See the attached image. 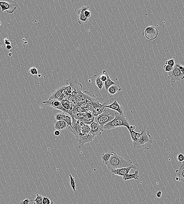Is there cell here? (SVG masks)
Returning <instances> with one entry per match:
<instances>
[{
    "label": "cell",
    "instance_id": "30",
    "mask_svg": "<svg viewBox=\"0 0 184 204\" xmlns=\"http://www.w3.org/2000/svg\"><path fill=\"white\" fill-rule=\"evenodd\" d=\"M104 108L105 107H102L100 108L94 109V110L93 111V113H92L93 116L94 117H96L100 114H101L102 113Z\"/></svg>",
    "mask_w": 184,
    "mask_h": 204
},
{
    "label": "cell",
    "instance_id": "40",
    "mask_svg": "<svg viewBox=\"0 0 184 204\" xmlns=\"http://www.w3.org/2000/svg\"><path fill=\"white\" fill-rule=\"evenodd\" d=\"M78 106H80V107L86 109L87 108V106H88V105H87V104L86 103H85V101H84L78 103Z\"/></svg>",
    "mask_w": 184,
    "mask_h": 204
},
{
    "label": "cell",
    "instance_id": "7",
    "mask_svg": "<svg viewBox=\"0 0 184 204\" xmlns=\"http://www.w3.org/2000/svg\"><path fill=\"white\" fill-rule=\"evenodd\" d=\"M43 103L45 106H50L55 109L58 110L62 111L64 113H67L69 114V111L66 110L63 107L60 101L58 100L52 99L48 100L47 101H45L43 102Z\"/></svg>",
    "mask_w": 184,
    "mask_h": 204
},
{
    "label": "cell",
    "instance_id": "15",
    "mask_svg": "<svg viewBox=\"0 0 184 204\" xmlns=\"http://www.w3.org/2000/svg\"><path fill=\"white\" fill-rule=\"evenodd\" d=\"M66 86H60L51 95L49 100H58L64 92Z\"/></svg>",
    "mask_w": 184,
    "mask_h": 204
},
{
    "label": "cell",
    "instance_id": "26",
    "mask_svg": "<svg viewBox=\"0 0 184 204\" xmlns=\"http://www.w3.org/2000/svg\"><path fill=\"white\" fill-rule=\"evenodd\" d=\"M69 176L70 185L73 191L75 192L76 191V184H75V178L71 174H69Z\"/></svg>",
    "mask_w": 184,
    "mask_h": 204
},
{
    "label": "cell",
    "instance_id": "21",
    "mask_svg": "<svg viewBox=\"0 0 184 204\" xmlns=\"http://www.w3.org/2000/svg\"><path fill=\"white\" fill-rule=\"evenodd\" d=\"M112 152V151H109L107 152L104 153L102 155V161L104 165H107L108 164Z\"/></svg>",
    "mask_w": 184,
    "mask_h": 204
},
{
    "label": "cell",
    "instance_id": "41",
    "mask_svg": "<svg viewBox=\"0 0 184 204\" xmlns=\"http://www.w3.org/2000/svg\"><path fill=\"white\" fill-rule=\"evenodd\" d=\"M176 65L179 68L181 72L184 75V65L180 64H176Z\"/></svg>",
    "mask_w": 184,
    "mask_h": 204
},
{
    "label": "cell",
    "instance_id": "47",
    "mask_svg": "<svg viewBox=\"0 0 184 204\" xmlns=\"http://www.w3.org/2000/svg\"><path fill=\"white\" fill-rule=\"evenodd\" d=\"M87 109H88L89 110L93 111L94 110V109H95V108H94L93 106H87Z\"/></svg>",
    "mask_w": 184,
    "mask_h": 204
},
{
    "label": "cell",
    "instance_id": "22",
    "mask_svg": "<svg viewBox=\"0 0 184 204\" xmlns=\"http://www.w3.org/2000/svg\"><path fill=\"white\" fill-rule=\"evenodd\" d=\"M81 127L82 133L85 134H91V129L89 125L85 124L83 122H80Z\"/></svg>",
    "mask_w": 184,
    "mask_h": 204
},
{
    "label": "cell",
    "instance_id": "11",
    "mask_svg": "<svg viewBox=\"0 0 184 204\" xmlns=\"http://www.w3.org/2000/svg\"><path fill=\"white\" fill-rule=\"evenodd\" d=\"M115 118H116V121H117L118 127L125 126L127 128L128 131L130 130V125L127 118L124 115H122L117 112L115 115Z\"/></svg>",
    "mask_w": 184,
    "mask_h": 204
},
{
    "label": "cell",
    "instance_id": "38",
    "mask_svg": "<svg viewBox=\"0 0 184 204\" xmlns=\"http://www.w3.org/2000/svg\"><path fill=\"white\" fill-rule=\"evenodd\" d=\"M163 68L165 71L167 72H169L172 70L173 69L174 67L169 66V65H165Z\"/></svg>",
    "mask_w": 184,
    "mask_h": 204
},
{
    "label": "cell",
    "instance_id": "2",
    "mask_svg": "<svg viewBox=\"0 0 184 204\" xmlns=\"http://www.w3.org/2000/svg\"><path fill=\"white\" fill-rule=\"evenodd\" d=\"M106 166L110 170L129 167H134L135 169L136 168V166L133 165L131 160H125L124 157L119 156L113 151L112 152L110 158Z\"/></svg>",
    "mask_w": 184,
    "mask_h": 204
},
{
    "label": "cell",
    "instance_id": "17",
    "mask_svg": "<svg viewBox=\"0 0 184 204\" xmlns=\"http://www.w3.org/2000/svg\"><path fill=\"white\" fill-rule=\"evenodd\" d=\"M67 123L64 121H55L54 128L56 130H63L67 128Z\"/></svg>",
    "mask_w": 184,
    "mask_h": 204
},
{
    "label": "cell",
    "instance_id": "36",
    "mask_svg": "<svg viewBox=\"0 0 184 204\" xmlns=\"http://www.w3.org/2000/svg\"><path fill=\"white\" fill-rule=\"evenodd\" d=\"M76 115L80 121H81L84 117L87 116L86 113H77Z\"/></svg>",
    "mask_w": 184,
    "mask_h": 204
},
{
    "label": "cell",
    "instance_id": "16",
    "mask_svg": "<svg viewBox=\"0 0 184 204\" xmlns=\"http://www.w3.org/2000/svg\"><path fill=\"white\" fill-rule=\"evenodd\" d=\"M176 173L177 176L176 180L184 183V163L181 165L179 169L176 170Z\"/></svg>",
    "mask_w": 184,
    "mask_h": 204
},
{
    "label": "cell",
    "instance_id": "13",
    "mask_svg": "<svg viewBox=\"0 0 184 204\" xmlns=\"http://www.w3.org/2000/svg\"><path fill=\"white\" fill-rule=\"evenodd\" d=\"M135 169L134 167H129L126 168H117V169H113L111 170L110 173L113 174L117 175L120 176H123L128 174L131 169Z\"/></svg>",
    "mask_w": 184,
    "mask_h": 204
},
{
    "label": "cell",
    "instance_id": "12",
    "mask_svg": "<svg viewBox=\"0 0 184 204\" xmlns=\"http://www.w3.org/2000/svg\"><path fill=\"white\" fill-rule=\"evenodd\" d=\"M89 126L91 129V134L95 137L100 136L101 135L102 132L104 130L103 128L95 122L90 124Z\"/></svg>",
    "mask_w": 184,
    "mask_h": 204
},
{
    "label": "cell",
    "instance_id": "42",
    "mask_svg": "<svg viewBox=\"0 0 184 204\" xmlns=\"http://www.w3.org/2000/svg\"><path fill=\"white\" fill-rule=\"evenodd\" d=\"M31 201V200H30L29 199H25L24 200H22L21 202V204H29Z\"/></svg>",
    "mask_w": 184,
    "mask_h": 204
},
{
    "label": "cell",
    "instance_id": "19",
    "mask_svg": "<svg viewBox=\"0 0 184 204\" xmlns=\"http://www.w3.org/2000/svg\"><path fill=\"white\" fill-rule=\"evenodd\" d=\"M118 126H117V121H116V118H115L113 120L105 124L104 126V130L115 129Z\"/></svg>",
    "mask_w": 184,
    "mask_h": 204
},
{
    "label": "cell",
    "instance_id": "44",
    "mask_svg": "<svg viewBox=\"0 0 184 204\" xmlns=\"http://www.w3.org/2000/svg\"><path fill=\"white\" fill-rule=\"evenodd\" d=\"M156 197H158V198H160L162 197V192L161 191H159L157 192L156 193Z\"/></svg>",
    "mask_w": 184,
    "mask_h": 204
},
{
    "label": "cell",
    "instance_id": "5",
    "mask_svg": "<svg viewBox=\"0 0 184 204\" xmlns=\"http://www.w3.org/2000/svg\"><path fill=\"white\" fill-rule=\"evenodd\" d=\"M67 85L71 86L72 89V97H75L79 92L82 91V86L75 77H72L67 80Z\"/></svg>",
    "mask_w": 184,
    "mask_h": 204
},
{
    "label": "cell",
    "instance_id": "8",
    "mask_svg": "<svg viewBox=\"0 0 184 204\" xmlns=\"http://www.w3.org/2000/svg\"><path fill=\"white\" fill-rule=\"evenodd\" d=\"M144 36L148 40L153 41L156 39L158 35V31L154 26H148L144 31Z\"/></svg>",
    "mask_w": 184,
    "mask_h": 204
},
{
    "label": "cell",
    "instance_id": "43",
    "mask_svg": "<svg viewBox=\"0 0 184 204\" xmlns=\"http://www.w3.org/2000/svg\"><path fill=\"white\" fill-rule=\"evenodd\" d=\"M5 48L9 50L12 51L14 49V47L13 45H5Z\"/></svg>",
    "mask_w": 184,
    "mask_h": 204
},
{
    "label": "cell",
    "instance_id": "28",
    "mask_svg": "<svg viewBox=\"0 0 184 204\" xmlns=\"http://www.w3.org/2000/svg\"><path fill=\"white\" fill-rule=\"evenodd\" d=\"M96 86L99 89L102 90L104 86V83L100 79V76H97L95 80Z\"/></svg>",
    "mask_w": 184,
    "mask_h": 204
},
{
    "label": "cell",
    "instance_id": "29",
    "mask_svg": "<svg viewBox=\"0 0 184 204\" xmlns=\"http://www.w3.org/2000/svg\"><path fill=\"white\" fill-rule=\"evenodd\" d=\"M95 118V117L93 118H89L87 117V116H86V117H84L81 121L80 122H83V123H84L85 124H87V125H89L91 123H92L94 122Z\"/></svg>",
    "mask_w": 184,
    "mask_h": 204
},
{
    "label": "cell",
    "instance_id": "23",
    "mask_svg": "<svg viewBox=\"0 0 184 204\" xmlns=\"http://www.w3.org/2000/svg\"><path fill=\"white\" fill-rule=\"evenodd\" d=\"M75 97V100L78 103H80V102H84L85 101V94L84 93L82 92H80L78 93Z\"/></svg>",
    "mask_w": 184,
    "mask_h": 204
},
{
    "label": "cell",
    "instance_id": "37",
    "mask_svg": "<svg viewBox=\"0 0 184 204\" xmlns=\"http://www.w3.org/2000/svg\"><path fill=\"white\" fill-rule=\"evenodd\" d=\"M177 160L181 163H184V155L182 154H179L177 156Z\"/></svg>",
    "mask_w": 184,
    "mask_h": 204
},
{
    "label": "cell",
    "instance_id": "33",
    "mask_svg": "<svg viewBox=\"0 0 184 204\" xmlns=\"http://www.w3.org/2000/svg\"><path fill=\"white\" fill-rule=\"evenodd\" d=\"M43 204H55L54 201H52L48 197H43Z\"/></svg>",
    "mask_w": 184,
    "mask_h": 204
},
{
    "label": "cell",
    "instance_id": "46",
    "mask_svg": "<svg viewBox=\"0 0 184 204\" xmlns=\"http://www.w3.org/2000/svg\"><path fill=\"white\" fill-rule=\"evenodd\" d=\"M54 135L56 136H59L60 134V131L56 130L54 131Z\"/></svg>",
    "mask_w": 184,
    "mask_h": 204
},
{
    "label": "cell",
    "instance_id": "27",
    "mask_svg": "<svg viewBox=\"0 0 184 204\" xmlns=\"http://www.w3.org/2000/svg\"><path fill=\"white\" fill-rule=\"evenodd\" d=\"M65 113H58L55 114V121H64V118L65 116Z\"/></svg>",
    "mask_w": 184,
    "mask_h": 204
},
{
    "label": "cell",
    "instance_id": "32",
    "mask_svg": "<svg viewBox=\"0 0 184 204\" xmlns=\"http://www.w3.org/2000/svg\"><path fill=\"white\" fill-rule=\"evenodd\" d=\"M64 121L67 123V126H71L72 128V118L70 116L65 115Z\"/></svg>",
    "mask_w": 184,
    "mask_h": 204
},
{
    "label": "cell",
    "instance_id": "1",
    "mask_svg": "<svg viewBox=\"0 0 184 204\" xmlns=\"http://www.w3.org/2000/svg\"><path fill=\"white\" fill-rule=\"evenodd\" d=\"M139 129L141 133L137 132L133 130L129 131L133 146L134 148L138 149H150L152 146L153 138L150 134V132L143 126H139Z\"/></svg>",
    "mask_w": 184,
    "mask_h": 204
},
{
    "label": "cell",
    "instance_id": "24",
    "mask_svg": "<svg viewBox=\"0 0 184 204\" xmlns=\"http://www.w3.org/2000/svg\"><path fill=\"white\" fill-rule=\"evenodd\" d=\"M115 82L113 81L111 79L109 75L107 77V80L104 82V85H105V89H106V90L108 91V88L110 86H111V85H115Z\"/></svg>",
    "mask_w": 184,
    "mask_h": 204
},
{
    "label": "cell",
    "instance_id": "18",
    "mask_svg": "<svg viewBox=\"0 0 184 204\" xmlns=\"http://www.w3.org/2000/svg\"><path fill=\"white\" fill-rule=\"evenodd\" d=\"M138 174H139V172L138 170H136L134 174H128L123 176L122 178L124 181L133 179H135L136 180H138L139 178Z\"/></svg>",
    "mask_w": 184,
    "mask_h": 204
},
{
    "label": "cell",
    "instance_id": "14",
    "mask_svg": "<svg viewBox=\"0 0 184 204\" xmlns=\"http://www.w3.org/2000/svg\"><path fill=\"white\" fill-rule=\"evenodd\" d=\"M105 107L116 111L119 114L124 115V109H123L122 106L118 104L117 101L116 100L114 101L110 105L105 106Z\"/></svg>",
    "mask_w": 184,
    "mask_h": 204
},
{
    "label": "cell",
    "instance_id": "48",
    "mask_svg": "<svg viewBox=\"0 0 184 204\" xmlns=\"http://www.w3.org/2000/svg\"><path fill=\"white\" fill-rule=\"evenodd\" d=\"M8 55H9V56H12V53L10 52V53H9Z\"/></svg>",
    "mask_w": 184,
    "mask_h": 204
},
{
    "label": "cell",
    "instance_id": "51",
    "mask_svg": "<svg viewBox=\"0 0 184 204\" xmlns=\"http://www.w3.org/2000/svg\"><path fill=\"white\" fill-rule=\"evenodd\" d=\"M29 204H30V203H29Z\"/></svg>",
    "mask_w": 184,
    "mask_h": 204
},
{
    "label": "cell",
    "instance_id": "35",
    "mask_svg": "<svg viewBox=\"0 0 184 204\" xmlns=\"http://www.w3.org/2000/svg\"><path fill=\"white\" fill-rule=\"evenodd\" d=\"M29 72L33 75H37L38 74V71L36 67H33L30 68Z\"/></svg>",
    "mask_w": 184,
    "mask_h": 204
},
{
    "label": "cell",
    "instance_id": "9",
    "mask_svg": "<svg viewBox=\"0 0 184 204\" xmlns=\"http://www.w3.org/2000/svg\"><path fill=\"white\" fill-rule=\"evenodd\" d=\"M89 8V6H84L82 8L79 9L77 11L78 20L80 24H87L88 23L89 19L85 17V12Z\"/></svg>",
    "mask_w": 184,
    "mask_h": 204
},
{
    "label": "cell",
    "instance_id": "20",
    "mask_svg": "<svg viewBox=\"0 0 184 204\" xmlns=\"http://www.w3.org/2000/svg\"><path fill=\"white\" fill-rule=\"evenodd\" d=\"M121 90L122 88L119 86V85L115 84V85H111L110 86L107 91L111 95H114L116 93L121 91Z\"/></svg>",
    "mask_w": 184,
    "mask_h": 204
},
{
    "label": "cell",
    "instance_id": "4",
    "mask_svg": "<svg viewBox=\"0 0 184 204\" xmlns=\"http://www.w3.org/2000/svg\"><path fill=\"white\" fill-rule=\"evenodd\" d=\"M0 7L3 12L6 11L8 14H13L19 5L15 1H0Z\"/></svg>",
    "mask_w": 184,
    "mask_h": 204
},
{
    "label": "cell",
    "instance_id": "25",
    "mask_svg": "<svg viewBox=\"0 0 184 204\" xmlns=\"http://www.w3.org/2000/svg\"><path fill=\"white\" fill-rule=\"evenodd\" d=\"M43 197L42 195L37 194L36 198L34 200H31V201H34V204H43Z\"/></svg>",
    "mask_w": 184,
    "mask_h": 204
},
{
    "label": "cell",
    "instance_id": "50",
    "mask_svg": "<svg viewBox=\"0 0 184 204\" xmlns=\"http://www.w3.org/2000/svg\"><path fill=\"white\" fill-rule=\"evenodd\" d=\"M1 21H0V26H1Z\"/></svg>",
    "mask_w": 184,
    "mask_h": 204
},
{
    "label": "cell",
    "instance_id": "34",
    "mask_svg": "<svg viewBox=\"0 0 184 204\" xmlns=\"http://www.w3.org/2000/svg\"><path fill=\"white\" fill-rule=\"evenodd\" d=\"M165 65H169V66L174 67L175 65H176L174 59H171L166 61L165 63Z\"/></svg>",
    "mask_w": 184,
    "mask_h": 204
},
{
    "label": "cell",
    "instance_id": "49",
    "mask_svg": "<svg viewBox=\"0 0 184 204\" xmlns=\"http://www.w3.org/2000/svg\"><path fill=\"white\" fill-rule=\"evenodd\" d=\"M38 75H39V76H38L39 77H40V76H41V75H40V74H39Z\"/></svg>",
    "mask_w": 184,
    "mask_h": 204
},
{
    "label": "cell",
    "instance_id": "39",
    "mask_svg": "<svg viewBox=\"0 0 184 204\" xmlns=\"http://www.w3.org/2000/svg\"><path fill=\"white\" fill-rule=\"evenodd\" d=\"M4 43L5 45H13V41L9 38H6L4 39Z\"/></svg>",
    "mask_w": 184,
    "mask_h": 204
},
{
    "label": "cell",
    "instance_id": "31",
    "mask_svg": "<svg viewBox=\"0 0 184 204\" xmlns=\"http://www.w3.org/2000/svg\"><path fill=\"white\" fill-rule=\"evenodd\" d=\"M100 76L101 80L103 82H105L107 79V77L108 76V73L106 70H104L102 72V74Z\"/></svg>",
    "mask_w": 184,
    "mask_h": 204
},
{
    "label": "cell",
    "instance_id": "6",
    "mask_svg": "<svg viewBox=\"0 0 184 204\" xmlns=\"http://www.w3.org/2000/svg\"><path fill=\"white\" fill-rule=\"evenodd\" d=\"M168 78L172 83H176L184 79V75L180 71L179 68L175 65L173 69L168 72Z\"/></svg>",
    "mask_w": 184,
    "mask_h": 204
},
{
    "label": "cell",
    "instance_id": "45",
    "mask_svg": "<svg viewBox=\"0 0 184 204\" xmlns=\"http://www.w3.org/2000/svg\"><path fill=\"white\" fill-rule=\"evenodd\" d=\"M85 102L88 106H93V102L91 101L87 100V99H85Z\"/></svg>",
    "mask_w": 184,
    "mask_h": 204
},
{
    "label": "cell",
    "instance_id": "10",
    "mask_svg": "<svg viewBox=\"0 0 184 204\" xmlns=\"http://www.w3.org/2000/svg\"><path fill=\"white\" fill-rule=\"evenodd\" d=\"M95 137L91 133L88 134H85L81 133L79 134L78 138L76 139L79 145L83 146L86 143L93 141Z\"/></svg>",
    "mask_w": 184,
    "mask_h": 204
},
{
    "label": "cell",
    "instance_id": "3",
    "mask_svg": "<svg viewBox=\"0 0 184 204\" xmlns=\"http://www.w3.org/2000/svg\"><path fill=\"white\" fill-rule=\"evenodd\" d=\"M117 112L107 108H104L102 113L95 117L94 122L97 123L104 128V125L115 119Z\"/></svg>",
    "mask_w": 184,
    "mask_h": 204
}]
</instances>
